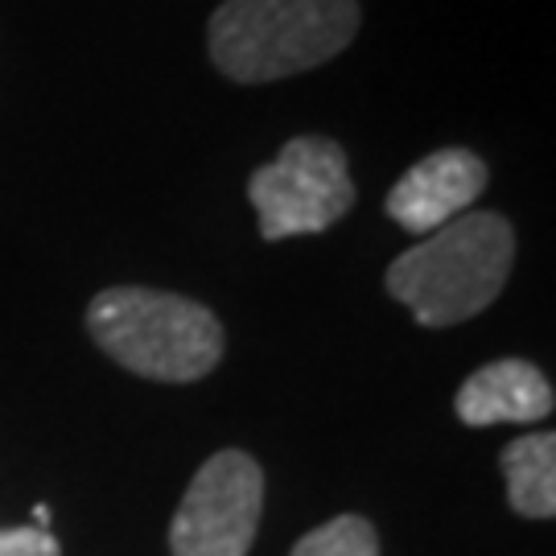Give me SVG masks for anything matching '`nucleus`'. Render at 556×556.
I'll return each mask as SVG.
<instances>
[{
    "instance_id": "1",
    "label": "nucleus",
    "mask_w": 556,
    "mask_h": 556,
    "mask_svg": "<svg viewBox=\"0 0 556 556\" xmlns=\"http://www.w3.org/2000/svg\"><path fill=\"white\" fill-rule=\"evenodd\" d=\"M516 260V231L495 211H466L392 260L388 293L420 326H457L503 293Z\"/></svg>"
},
{
    "instance_id": "2",
    "label": "nucleus",
    "mask_w": 556,
    "mask_h": 556,
    "mask_svg": "<svg viewBox=\"0 0 556 556\" xmlns=\"http://www.w3.org/2000/svg\"><path fill=\"white\" fill-rule=\"evenodd\" d=\"M358 34V0H223L206 25L211 62L236 83L318 71Z\"/></svg>"
},
{
    "instance_id": "3",
    "label": "nucleus",
    "mask_w": 556,
    "mask_h": 556,
    "mask_svg": "<svg viewBox=\"0 0 556 556\" xmlns=\"http://www.w3.org/2000/svg\"><path fill=\"white\" fill-rule=\"evenodd\" d=\"M87 330L119 367L161 383H194L223 358V326L199 301L119 285L87 305Z\"/></svg>"
},
{
    "instance_id": "4",
    "label": "nucleus",
    "mask_w": 556,
    "mask_h": 556,
    "mask_svg": "<svg viewBox=\"0 0 556 556\" xmlns=\"http://www.w3.org/2000/svg\"><path fill=\"white\" fill-rule=\"evenodd\" d=\"M248 199L268 243L321 236L355 206V181L342 144L330 137H293L268 165L248 178Z\"/></svg>"
},
{
    "instance_id": "5",
    "label": "nucleus",
    "mask_w": 556,
    "mask_h": 556,
    "mask_svg": "<svg viewBox=\"0 0 556 556\" xmlns=\"http://www.w3.org/2000/svg\"><path fill=\"white\" fill-rule=\"evenodd\" d=\"M264 511V470L256 457L223 450L206 457L169 523L174 556H248Z\"/></svg>"
},
{
    "instance_id": "6",
    "label": "nucleus",
    "mask_w": 556,
    "mask_h": 556,
    "mask_svg": "<svg viewBox=\"0 0 556 556\" xmlns=\"http://www.w3.org/2000/svg\"><path fill=\"white\" fill-rule=\"evenodd\" d=\"M486 190V165L470 149H438L420 157L404 178L388 190L383 215L408 236H433L438 227L466 215Z\"/></svg>"
},
{
    "instance_id": "7",
    "label": "nucleus",
    "mask_w": 556,
    "mask_h": 556,
    "mask_svg": "<svg viewBox=\"0 0 556 556\" xmlns=\"http://www.w3.org/2000/svg\"><path fill=\"white\" fill-rule=\"evenodd\" d=\"M553 383L528 358H495L478 367L475 376L457 388V420L462 425H532L553 413Z\"/></svg>"
},
{
    "instance_id": "8",
    "label": "nucleus",
    "mask_w": 556,
    "mask_h": 556,
    "mask_svg": "<svg viewBox=\"0 0 556 556\" xmlns=\"http://www.w3.org/2000/svg\"><path fill=\"white\" fill-rule=\"evenodd\" d=\"M503 478L507 498L519 516L553 519L556 516V438L528 433L503 450Z\"/></svg>"
},
{
    "instance_id": "9",
    "label": "nucleus",
    "mask_w": 556,
    "mask_h": 556,
    "mask_svg": "<svg viewBox=\"0 0 556 556\" xmlns=\"http://www.w3.org/2000/svg\"><path fill=\"white\" fill-rule=\"evenodd\" d=\"M293 556H379V540L363 516H338L298 540Z\"/></svg>"
},
{
    "instance_id": "10",
    "label": "nucleus",
    "mask_w": 556,
    "mask_h": 556,
    "mask_svg": "<svg viewBox=\"0 0 556 556\" xmlns=\"http://www.w3.org/2000/svg\"><path fill=\"white\" fill-rule=\"evenodd\" d=\"M0 556H62L59 540L46 528L29 523V528H0Z\"/></svg>"
}]
</instances>
